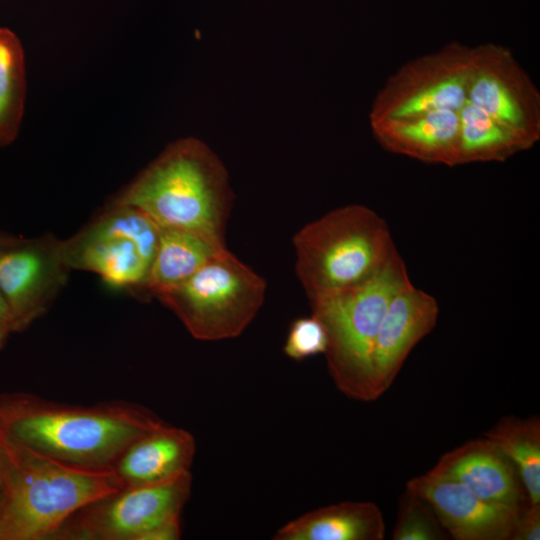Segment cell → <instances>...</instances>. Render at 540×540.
Wrapping results in <instances>:
<instances>
[{"instance_id": "obj_1", "label": "cell", "mask_w": 540, "mask_h": 540, "mask_svg": "<svg viewBox=\"0 0 540 540\" xmlns=\"http://www.w3.org/2000/svg\"><path fill=\"white\" fill-rule=\"evenodd\" d=\"M162 423L150 409L123 400L82 406L26 392L0 394V435L79 466L111 467L133 440Z\"/></svg>"}, {"instance_id": "obj_2", "label": "cell", "mask_w": 540, "mask_h": 540, "mask_svg": "<svg viewBox=\"0 0 540 540\" xmlns=\"http://www.w3.org/2000/svg\"><path fill=\"white\" fill-rule=\"evenodd\" d=\"M232 200L222 161L206 143L186 137L170 143L109 204L135 207L159 227L224 243Z\"/></svg>"}, {"instance_id": "obj_3", "label": "cell", "mask_w": 540, "mask_h": 540, "mask_svg": "<svg viewBox=\"0 0 540 540\" xmlns=\"http://www.w3.org/2000/svg\"><path fill=\"white\" fill-rule=\"evenodd\" d=\"M0 540H51L77 511L123 487L111 467L66 463L0 435Z\"/></svg>"}, {"instance_id": "obj_4", "label": "cell", "mask_w": 540, "mask_h": 540, "mask_svg": "<svg viewBox=\"0 0 540 540\" xmlns=\"http://www.w3.org/2000/svg\"><path fill=\"white\" fill-rule=\"evenodd\" d=\"M293 245L296 274L309 300L369 280L398 253L384 218L360 204L336 208L306 224Z\"/></svg>"}, {"instance_id": "obj_5", "label": "cell", "mask_w": 540, "mask_h": 540, "mask_svg": "<svg viewBox=\"0 0 540 540\" xmlns=\"http://www.w3.org/2000/svg\"><path fill=\"white\" fill-rule=\"evenodd\" d=\"M400 253L369 280L309 300L328 338L324 353L336 388L347 398L370 402V359L375 338L394 295L411 284Z\"/></svg>"}, {"instance_id": "obj_6", "label": "cell", "mask_w": 540, "mask_h": 540, "mask_svg": "<svg viewBox=\"0 0 540 540\" xmlns=\"http://www.w3.org/2000/svg\"><path fill=\"white\" fill-rule=\"evenodd\" d=\"M266 283L226 247L191 277L155 297L197 340L238 337L260 310Z\"/></svg>"}, {"instance_id": "obj_7", "label": "cell", "mask_w": 540, "mask_h": 540, "mask_svg": "<svg viewBox=\"0 0 540 540\" xmlns=\"http://www.w3.org/2000/svg\"><path fill=\"white\" fill-rule=\"evenodd\" d=\"M192 476L124 486L72 515L51 540H141L181 512L191 494Z\"/></svg>"}, {"instance_id": "obj_8", "label": "cell", "mask_w": 540, "mask_h": 540, "mask_svg": "<svg viewBox=\"0 0 540 540\" xmlns=\"http://www.w3.org/2000/svg\"><path fill=\"white\" fill-rule=\"evenodd\" d=\"M474 48L459 42L413 59L377 93L370 123L438 110L458 111L467 101Z\"/></svg>"}, {"instance_id": "obj_9", "label": "cell", "mask_w": 540, "mask_h": 540, "mask_svg": "<svg viewBox=\"0 0 540 540\" xmlns=\"http://www.w3.org/2000/svg\"><path fill=\"white\" fill-rule=\"evenodd\" d=\"M474 48L467 101L533 146L540 139V93L512 52L498 44Z\"/></svg>"}, {"instance_id": "obj_10", "label": "cell", "mask_w": 540, "mask_h": 540, "mask_svg": "<svg viewBox=\"0 0 540 540\" xmlns=\"http://www.w3.org/2000/svg\"><path fill=\"white\" fill-rule=\"evenodd\" d=\"M71 271L62 259L60 239L51 234L19 238L0 249V293L12 313L15 333L49 311Z\"/></svg>"}, {"instance_id": "obj_11", "label": "cell", "mask_w": 540, "mask_h": 540, "mask_svg": "<svg viewBox=\"0 0 540 540\" xmlns=\"http://www.w3.org/2000/svg\"><path fill=\"white\" fill-rule=\"evenodd\" d=\"M440 308L434 296L413 283L390 301L374 341L370 359L372 401L393 384L414 347L435 328Z\"/></svg>"}, {"instance_id": "obj_12", "label": "cell", "mask_w": 540, "mask_h": 540, "mask_svg": "<svg viewBox=\"0 0 540 540\" xmlns=\"http://www.w3.org/2000/svg\"><path fill=\"white\" fill-rule=\"evenodd\" d=\"M406 488L428 503L447 534L456 540H510L523 507L486 501L432 470L407 481Z\"/></svg>"}, {"instance_id": "obj_13", "label": "cell", "mask_w": 540, "mask_h": 540, "mask_svg": "<svg viewBox=\"0 0 540 540\" xmlns=\"http://www.w3.org/2000/svg\"><path fill=\"white\" fill-rule=\"evenodd\" d=\"M431 470L489 502L516 508L529 502L513 463L484 436L443 454Z\"/></svg>"}, {"instance_id": "obj_14", "label": "cell", "mask_w": 540, "mask_h": 540, "mask_svg": "<svg viewBox=\"0 0 540 540\" xmlns=\"http://www.w3.org/2000/svg\"><path fill=\"white\" fill-rule=\"evenodd\" d=\"M195 452L189 431L164 422L133 440L111 468L123 487L160 483L190 472Z\"/></svg>"}, {"instance_id": "obj_15", "label": "cell", "mask_w": 540, "mask_h": 540, "mask_svg": "<svg viewBox=\"0 0 540 540\" xmlns=\"http://www.w3.org/2000/svg\"><path fill=\"white\" fill-rule=\"evenodd\" d=\"M387 151L424 163L458 166V111L438 110L370 123Z\"/></svg>"}, {"instance_id": "obj_16", "label": "cell", "mask_w": 540, "mask_h": 540, "mask_svg": "<svg viewBox=\"0 0 540 540\" xmlns=\"http://www.w3.org/2000/svg\"><path fill=\"white\" fill-rule=\"evenodd\" d=\"M60 252L71 270L94 272L111 288H144L149 264L137 245L128 239L86 240L73 235L60 240Z\"/></svg>"}, {"instance_id": "obj_17", "label": "cell", "mask_w": 540, "mask_h": 540, "mask_svg": "<svg viewBox=\"0 0 540 540\" xmlns=\"http://www.w3.org/2000/svg\"><path fill=\"white\" fill-rule=\"evenodd\" d=\"M385 521L373 502L345 501L318 508L286 523L274 540H382Z\"/></svg>"}, {"instance_id": "obj_18", "label": "cell", "mask_w": 540, "mask_h": 540, "mask_svg": "<svg viewBox=\"0 0 540 540\" xmlns=\"http://www.w3.org/2000/svg\"><path fill=\"white\" fill-rule=\"evenodd\" d=\"M225 247L223 242L193 231L160 227L143 290L156 296L181 284Z\"/></svg>"}, {"instance_id": "obj_19", "label": "cell", "mask_w": 540, "mask_h": 540, "mask_svg": "<svg viewBox=\"0 0 540 540\" xmlns=\"http://www.w3.org/2000/svg\"><path fill=\"white\" fill-rule=\"evenodd\" d=\"M458 165L504 162L533 145L468 101L458 110Z\"/></svg>"}, {"instance_id": "obj_20", "label": "cell", "mask_w": 540, "mask_h": 540, "mask_svg": "<svg viewBox=\"0 0 540 540\" xmlns=\"http://www.w3.org/2000/svg\"><path fill=\"white\" fill-rule=\"evenodd\" d=\"M515 466L529 502L540 504V419L507 416L483 434Z\"/></svg>"}, {"instance_id": "obj_21", "label": "cell", "mask_w": 540, "mask_h": 540, "mask_svg": "<svg viewBox=\"0 0 540 540\" xmlns=\"http://www.w3.org/2000/svg\"><path fill=\"white\" fill-rule=\"evenodd\" d=\"M27 93L23 46L18 36L0 27V147L18 136Z\"/></svg>"}, {"instance_id": "obj_22", "label": "cell", "mask_w": 540, "mask_h": 540, "mask_svg": "<svg viewBox=\"0 0 540 540\" xmlns=\"http://www.w3.org/2000/svg\"><path fill=\"white\" fill-rule=\"evenodd\" d=\"M160 227L141 210L128 205H111L74 236L80 239L121 238L134 242L145 261L151 264Z\"/></svg>"}, {"instance_id": "obj_23", "label": "cell", "mask_w": 540, "mask_h": 540, "mask_svg": "<svg viewBox=\"0 0 540 540\" xmlns=\"http://www.w3.org/2000/svg\"><path fill=\"white\" fill-rule=\"evenodd\" d=\"M447 532L428 503L408 488L401 494L398 504L393 540H442Z\"/></svg>"}, {"instance_id": "obj_24", "label": "cell", "mask_w": 540, "mask_h": 540, "mask_svg": "<svg viewBox=\"0 0 540 540\" xmlns=\"http://www.w3.org/2000/svg\"><path fill=\"white\" fill-rule=\"evenodd\" d=\"M328 345L326 330L321 321L311 314L295 319L288 330L283 351L290 359L301 361L324 354Z\"/></svg>"}, {"instance_id": "obj_25", "label": "cell", "mask_w": 540, "mask_h": 540, "mask_svg": "<svg viewBox=\"0 0 540 540\" xmlns=\"http://www.w3.org/2000/svg\"><path fill=\"white\" fill-rule=\"evenodd\" d=\"M540 539V504H525L517 515L510 540Z\"/></svg>"}, {"instance_id": "obj_26", "label": "cell", "mask_w": 540, "mask_h": 540, "mask_svg": "<svg viewBox=\"0 0 540 540\" xmlns=\"http://www.w3.org/2000/svg\"><path fill=\"white\" fill-rule=\"evenodd\" d=\"M13 333H15V329L12 313L6 300L0 293V350L4 348Z\"/></svg>"}, {"instance_id": "obj_27", "label": "cell", "mask_w": 540, "mask_h": 540, "mask_svg": "<svg viewBox=\"0 0 540 540\" xmlns=\"http://www.w3.org/2000/svg\"><path fill=\"white\" fill-rule=\"evenodd\" d=\"M19 238L0 233V249L16 242Z\"/></svg>"}, {"instance_id": "obj_28", "label": "cell", "mask_w": 540, "mask_h": 540, "mask_svg": "<svg viewBox=\"0 0 540 540\" xmlns=\"http://www.w3.org/2000/svg\"><path fill=\"white\" fill-rule=\"evenodd\" d=\"M2 469H3V455H2V447L0 442V488H1V482H2Z\"/></svg>"}, {"instance_id": "obj_29", "label": "cell", "mask_w": 540, "mask_h": 540, "mask_svg": "<svg viewBox=\"0 0 540 540\" xmlns=\"http://www.w3.org/2000/svg\"><path fill=\"white\" fill-rule=\"evenodd\" d=\"M1 518H2V494L0 490V525H1Z\"/></svg>"}]
</instances>
